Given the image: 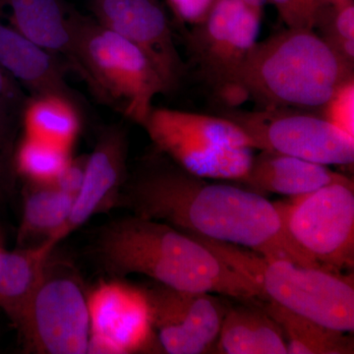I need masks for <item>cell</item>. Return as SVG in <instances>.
I'll return each mask as SVG.
<instances>
[{
	"instance_id": "obj_1",
	"label": "cell",
	"mask_w": 354,
	"mask_h": 354,
	"mask_svg": "<svg viewBox=\"0 0 354 354\" xmlns=\"http://www.w3.org/2000/svg\"><path fill=\"white\" fill-rule=\"evenodd\" d=\"M118 207L185 234L243 247L272 259L325 268L295 243L274 203L262 194L209 183L158 151L128 174Z\"/></svg>"
},
{
	"instance_id": "obj_2",
	"label": "cell",
	"mask_w": 354,
	"mask_h": 354,
	"mask_svg": "<svg viewBox=\"0 0 354 354\" xmlns=\"http://www.w3.org/2000/svg\"><path fill=\"white\" fill-rule=\"evenodd\" d=\"M94 250L111 276L144 274L176 290L267 300L257 283L196 237L162 221L134 215L113 221L100 232Z\"/></svg>"
},
{
	"instance_id": "obj_3",
	"label": "cell",
	"mask_w": 354,
	"mask_h": 354,
	"mask_svg": "<svg viewBox=\"0 0 354 354\" xmlns=\"http://www.w3.org/2000/svg\"><path fill=\"white\" fill-rule=\"evenodd\" d=\"M353 78V64L314 30L288 28L254 44L228 104L251 99L261 109H321Z\"/></svg>"
},
{
	"instance_id": "obj_4",
	"label": "cell",
	"mask_w": 354,
	"mask_h": 354,
	"mask_svg": "<svg viewBox=\"0 0 354 354\" xmlns=\"http://www.w3.org/2000/svg\"><path fill=\"white\" fill-rule=\"evenodd\" d=\"M74 62L72 70L99 101L141 123L153 100L167 90L150 60L127 39L76 11H67Z\"/></svg>"
},
{
	"instance_id": "obj_5",
	"label": "cell",
	"mask_w": 354,
	"mask_h": 354,
	"mask_svg": "<svg viewBox=\"0 0 354 354\" xmlns=\"http://www.w3.org/2000/svg\"><path fill=\"white\" fill-rule=\"evenodd\" d=\"M192 235V234H190ZM257 283L267 300L330 328L354 330L353 279L325 268L265 257L243 247L192 235Z\"/></svg>"
},
{
	"instance_id": "obj_6",
	"label": "cell",
	"mask_w": 354,
	"mask_h": 354,
	"mask_svg": "<svg viewBox=\"0 0 354 354\" xmlns=\"http://www.w3.org/2000/svg\"><path fill=\"white\" fill-rule=\"evenodd\" d=\"M141 125L158 152L190 174L236 183L248 174L250 140L223 116L153 106Z\"/></svg>"
},
{
	"instance_id": "obj_7",
	"label": "cell",
	"mask_w": 354,
	"mask_h": 354,
	"mask_svg": "<svg viewBox=\"0 0 354 354\" xmlns=\"http://www.w3.org/2000/svg\"><path fill=\"white\" fill-rule=\"evenodd\" d=\"M55 249L17 329L26 353L85 354L90 339L88 295L74 266L57 257Z\"/></svg>"
},
{
	"instance_id": "obj_8",
	"label": "cell",
	"mask_w": 354,
	"mask_h": 354,
	"mask_svg": "<svg viewBox=\"0 0 354 354\" xmlns=\"http://www.w3.org/2000/svg\"><path fill=\"white\" fill-rule=\"evenodd\" d=\"M293 198L291 204H274L295 243L330 271L353 269V185L329 184Z\"/></svg>"
},
{
	"instance_id": "obj_9",
	"label": "cell",
	"mask_w": 354,
	"mask_h": 354,
	"mask_svg": "<svg viewBox=\"0 0 354 354\" xmlns=\"http://www.w3.org/2000/svg\"><path fill=\"white\" fill-rule=\"evenodd\" d=\"M221 116L245 133L253 149L325 165L353 164L354 137L322 116L297 113L290 109L256 111L230 109Z\"/></svg>"
},
{
	"instance_id": "obj_10",
	"label": "cell",
	"mask_w": 354,
	"mask_h": 354,
	"mask_svg": "<svg viewBox=\"0 0 354 354\" xmlns=\"http://www.w3.org/2000/svg\"><path fill=\"white\" fill-rule=\"evenodd\" d=\"M262 14L243 0H218L204 22L184 32L200 74L227 104L239 70L257 43Z\"/></svg>"
},
{
	"instance_id": "obj_11",
	"label": "cell",
	"mask_w": 354,
	"mask_h": 354,
	"mask_svg": "<svg viewBox=\"0 0 354 354\" xmlns=\"http://www.w3.org/2000/svg\"><path fill=\"white\" fill-rule=\"evenodd\" d=\"M90 354L157 353L162 349L153 329L143 288L123 281H102L88 295Z\"/></svg>"
},
{
	"instance_id": "obj_12",
	"label": "cell",
	"mask_w": 354,
	"mask_h": 354,
	"mask_svg": "<svg viewBox=\"0 0 354 354\" xmlns=\"http://www.w3.org/2000/svg\"><path fill=\"white\" fill-rule=\"evenodd\" d=\"M164 353L200 354L216 349L230 305L214 293L176 290L153 281L143 288Z\"/></svg>"
},
{
	"instance_id": "obj_13",
	"label": "cell",
	"mask_w": 354,
	"mask_h": 354,
	"mask_svg": "<svg viewBox=\"0 0 354 354\" xmlns=\"http://www.w3.org/2000/svg\"><path fill=\"white\" fill-rule=\"evenodd\" d=\"M93 11L97 22L146 55L164 82L167 94L178 88L186 67L158 0H94Z\"/></svg>"
},
{
	"instance_id": "obj_14",
	"label": "cell",
	"mask_w": 354,
	"mask_h": 354,
	"mask_svg": "<svg viewBox=\"0 0 354 354\" xmlns=\"http://www.w3.org/2000/svg\"><path fill=\"white\" fill-rule=\"evenodd\" d=\"M128 137L120 124L104 127L97 135L94 150L88 155L87 169L81 189L74 200L68 220L41 244L53 251L69 234L97 214L116 208L128 176Z\"/></svg>"
},
{
	"instance_id": "obj_15",
	"label": "cell",
	"mask_w": 354,
	"mask_h": 354,
	"mask_svg": "<svg viewBox=\"0 0 354 354\" xmlns=\"http://www.w3.org/2000/svg\"><path fill=\"white\" fill-rule=\"evenodd\" d=\"M57 57L14 28L0 23V67L32 97L58 95L82 109V102L67 83L64 66Z\"/></svg>"
},
{
	"instance_id": "obj_16",
	"label": "cell",
	"mask_w": 354,
	"mask_h": 354,
	"mask_svg": "<svg viewBox=\"0 0 354 354\" xmlns=\"http://www.w3.org/2000/svg\"><path fill=\"white\" fill-rule=\"evenodd\" d=\"M241 183L260 194L269 192L292 197L309 194L333 183L353 185V180L330 171L327 165L269 151L253 158Z\"/></svg>"
},
{
	"instance_id": "obj_17",
	"label": "cell",
	"mask_w": 354,
	"mask_h": 354,
	"mask_svg": "<svg viewBox=\"0 0 354 354\" xmlns=\"http://www.w3.org/2000/svg\"><path fill=\"white\" fill-rule=\"evenodd\" d=\"M228 306L216 342V353L286 354L288 346L279 324L260 301H241Z\"/></svg>"
},
{
	"instance_id": "obj_18",
	"label": "cell",
	"mask_w": 354,
	"mask_h": 354,
	"mask_svg": "<svg viewBox=\"0 0 354 354\" xmlns=\"http://www.w3.org/2000/svg\"><path fill=\"white\" fill-rule=\"evenodd\" d=\"M12 28L44 50L74 62L68 13L59 0H6Z\"/></svg>"
},
{
	"instance_id": "obj_19",
	"label": "cell",
	"mask_w": 354,
	"mask_h": 354,
	"mask_svg": "<svg viewBox=\"0 0 354 354\" xmlns=\"http://www.w3.org/2000/svg\"><path fill=\"white\" fill-rule=\"evenodd\" d=\"M53 251L43 245L20 247L11 252L0 250V309L16 328L19 327Z\"/></svg>"
},
{
	"instance_id": "obj_20",
	"label": "cell",
	"mask_w": 354,
	"mask_h": 354,
	"mask_svg": "<svg viewBox=\"0 0 354 354\" xmlns=\"http://www.w3.org/2000/svg\"><path fill=\"white\" fill-rule=\"evenodd\" d=\"M24 136L71 153L81 129V108L58 95L28 97L22 113Z\"/></svg>"
},
{
	"instance_id": "obj_21",
	"label": "cell",
	"mask_w": 354,
	"mask_h": 354,
	"mask_svg": "<svg viewBox=\"0 0 354 354\" xmlns=\"http://www.w3.org/2000/svg\"><path fill=\"white\" fill-rule=\"evenodd\" d=\"M74 200L55 186L29 183L18 230L20 247L39 246L50 239L68 220Z\"/></svg>"
},
{
	"instance_id": "obj_22",
	"label": "cell",
	"mask_w": 354,
	"mask_h": 354,
	"mask_svg": "<svg viewBox=\"0 0 354 354\" xmlns=\"http://www.w3.org/2000/svg\"><path fill=\"white\" fill-rule=\"evenodd\" d=\"M263 309L279 324L285 335L288 353H353V339L342 330L330 329L293 313L276 302H263Z\"/></svg>"
},
{
	"instance_id": "obj_23",
	"label": "cell",
	"mask_w": 354,
	"mask_h": 354,
	"mask_svg": "<svg viewBox=\"0 0 354 354\" xmlns=\"http://www.w3.org/2000/svg\"><path fill=\"white\" fill-rule=\"evenodd\" d=\"M71 158L66 151L24 136L14 153L15 171L28 183L53 185Z\"/></svg>"
},
{
	"instance_id": "obj_24",
	"label": "cell",
	"mask_w": 354,
	"mask_h": 354,
	"mask_svg": "<svg viewBox=\"0 0 354 354\" xmlns=\"http://www.w3.org/2000/svg\"><path fill=\"white\" fill-rule=\"evenodd\" d=\"M315 28L321 38L341 57L354 62V2H335L325 7L317 19Z\"/></svg>"
},
{
	"instance_id": "obj_25",
	"label": "cell",
	"mask_w": 354,
	"mask_h": 354,
	"mask_svg": "<svg viewBox=\"0 0 354 354\" xmlns=\"http://www.w3.org/2000/svg\"><path fill=\"white\" fill-rule=\"evenodd\" d=\"M276 7L279 18L288 28L315 29L323 9L334 0H267Z\"/></svg>"
},
{
	"instance_id": "obj_26",
	"label": "cell",
	"mask_w": 354,
	"mask_h": 354,
	"mask_svg": "<svg viewBox=\"0 0 354 354\" xmlns=\"http://www.w3.org/2000/svg\"><path fill=\"white\" fill-rule=\"evenodd\" d=\"M18 113L0 106V200L10 192L13 185L14 135Z\"/></svg>"
},
{
	"instance_id": "obj_27",
	"label": "cell",
	"mask_w": 354,
	"mask_h": 354,
	"mask_svg": "<svg viewBox=\"0 0 354 354\" xmlns=\"http://www.w3.org/2000/svg\"><path fill=\"white\" fill-rule=\"evenodd\" d=\"M321 109L323 118L354 137V78L337 88Z\"/></svg>"
},
{
	"instance_id": "obj_28",
	"label": "cell",
	"mask_w": 354,
	"mask_h": 354,
	"mask_svg": "<svg viewBox=\"0 0 354 354\" xmlns=\"http://www.w3.org/2000/svg\"><path fill=\"white\" fill-rule=\"evenodd\" d=\"M218 0H167L179 21L185 24H201L213 11Z\"/></svg>"
},
{
	"instance_id": "obj_29",
	"label": "cell",
	"mask_w": 354,
	"mask_h": 354,
	"mask_svg": "<svg viewBox=\"0 0 354 354\" xmlns=\"http://www.w3.org/2000/svg\"><path fill=\"white\" fill-rule=\"evenodd\" d=\"M88 156L70 158L68 164L53 184L58 189L75 198L82 186L86 169H87Z\"/></svg>"
},
{
	"instance_id": "obj_30",
	"label": "cell",
	"mask_w": 354,
	"mask_h": 354,
	"mask_svg": "<svg viewBox=\"0 0 354 354\" xmlns=\"http://www.w3.org/2000/svg\"><path fill=\"white\" fill-rule=\"evenodd\" d=\"M27 100L19 84L0 67V106L21 114Z\"/></svg>"
},
{
	"instance_id": "obj_31",
	"label": "cell",
	"mask_w": 354,
	"mask_h": 354,
	"mask_svg": "<svg viewBox=\"0 0 354 354\" xmlns=\"http://www.w3.org/2000/svg\"><path fill=\"white\" fill-rule=\"evenodd\" d=\"M243 1L260 12H263V7L267 3V0H243Z\"/></svg>"
},
{
	"instance_id": "obj_32",
	"label": "cell",
	"mask_w": 354,
	"mask_h": 354,
	"mask_svg": "<svg viewBox=\"0 0 354 354\" xmlns=\"http://www.w3.org/2000/svg\"><path fill=\"white\" fill-rule=\"evenodd\" d=\"M342 1H346V0H334V2H333V3H335V2H342Z\"/></svg>"
},
{
	"instance_id": "obj_33",
	"label": "cell",
	"mask_w": 354,
	"mask_h": 354,
	"mask_svg": "<svg viewBox=\"0 0 354 354\" xmlns=\"http://www.w3.org/2000/svg\"><path fill=\"white\" fill-rule=\"evenodd\" d=\"M0 250H1V248H0Z\"/></svg>"
}]
</instances>
